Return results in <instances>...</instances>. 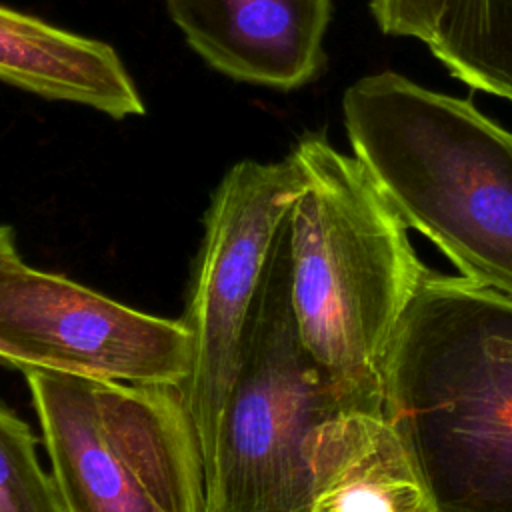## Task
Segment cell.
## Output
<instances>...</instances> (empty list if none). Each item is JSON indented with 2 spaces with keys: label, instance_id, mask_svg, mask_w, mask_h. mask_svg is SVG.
Here are the masks:
<instances>
[{
  "label": "cell",
  "instance_id": "4fadbf2b",
  "mask_svg": "<svg viewBox=\"0 0 512 512\" xmlns=\"http://www.w3.org/2000/svg\"><path fill=\"white\" fill-rule=\"evenodd\" d=\"M448 0H370V10L384 34L424 42L434 40Z\"/></svg>",
  "mask_w": 512,
  "mask_h": 512
},
{
  "label": "cell",
  "instance_id": "52a82bcc",
  "mask_svg": "<svg viewBox=\"0 0 512 512\" xmlns=\"http://www.w3.org/2000/svg\"><path fill=\"white\" fill-rule=\"evenodd\" d=\"M0 344L24 368L182 388L194 362L184 322L116 302L22 260L0 268Z\"/></svg>",
  "mask_w": 512,
  "mask_h": 512
},
{
  "label": "cell",
  "instance_id": "30bf717a",
  "mask_svg": "<svg viewBox=\"0 0 512 512\" xmlns=\"http://www.w3.org/2000/svg\"><path fill=\"white\" fill-rule=\"evenodd\" d=\"M312 512H424L422 488L382 410L346 416Z\"/></svg>",
  "mask_w": 512,
  "mask_h": 512
},
{
  "label": "cell",
  "instance_id": "7c38bea8",
  "mask_svg": "<svg viewBox=\"0 0 512 512\" xmlns=\"http://www.w3.org/2000/svg\"><path fill=\"white\" fill-rule=\"evenodd\" d=\"M0 512H64L50 472L38 458V438L0 404Z\"/></svg>",
  "mask_w": 512,
  "mask_h": 512
},
{
  "label": "cell",
  "instance_id": "8fae6325",
  "mask_svg": "<svg viewBox=\"0 0 512 512\" xmlns=\"http://www.w3.org/2000/svg\"><path fill=\"white\" fill-rule=\"evenodd\" d=\"M428 48L470 88L512 102V0H448Z\"/></svg>",
  "mask_w": 512,
  "mask_h": 512
},
{
  "label": "cell",
  "instance_id": "9c48e42d",
  "mask_svg": "<svg viewBox=\"0 0 512 512\" xmlns=\"http://www.w3.org/2000/svg\"><path fill=\"white\" fill-rule=\"evenodd\" d=\"M0 82L116 120L146 112L134 78L110 44L2 4Z\"/></svg>",
  "mask_w": 512,
  "mask_h": 512
},
{
  "label": "cell",
  "instance_id": "5bb4252c",
  "mask_svg": "<svg viewBox=\"0 0 512 512\" xmlns=\"http://www.w3.org/2000/svg\"><path fill=\"white\" fill-rule=\"evenodd\" d=\"M16 260H20V256H18V250H16L14 230L6 224H0V268L10 264V262H16ZM0 364L24 370L22 360L10 348H6L4 344H0Z\"/></svg>",
  "mask_w": 512,
  "mask_h": 512
},
{
  "label": "cell",
  "instance_id": "5b68a950",
  "mask_svg": "<svg viewBox=\"0 0 512 512\" xmlns=\"http://www.w3.org/2000/svg\"><path fill=\"white\" fill-rule=\"evenodd\" d=\"M64 512H206L180 388L24 368Z\"/></svg>",
  "mask_w": 512,
  "mask_h": 512
},
{
  "label": "cell",
  "instance_id": "3957f363",
  "mask_svg": "<svg viewBox=\"0 0 512 512\" xmlns=\"http://www.w3.org/2000/svg\"><path fill=\"white\" fill-rule=\"evenodd\" d=\"M354 156L408 228L462 278L512 296V130L396 72L342 98Z\"/></svg>",
  "mask_w": 512,
  "mask_h": 512
},
{
  "label": "cell",
  "instance_id": "ba28073f",
  "mask_svg": "<svg viewBox=\"0 0 512 512\" xmlns=\"http://www.w3.org/2000/svg\"><path fill=\"white\" fill-rule=\"evenodd\" d=\"M188 46L216 72L294 90L324 68L332 0H164Z\"/></svg>",
  "mask_w": 512,
  "mask_h": 512
},
{
  "label": "cell",
  "instance_id": "6da1fadb",
  "mask_svg": "<svg viewBox=\"0 0 512 512\" xmlns=\"http://www.w3.org/2000/svg\"><path fill=\"white\" fill-rule=\"evenodd\" d=\"M380 398L424 512H512V296L426 268Z\"/></svg>",
  "mask_w": 512,
  "mask_h": 512
},
{
  "label": "cell",
  "instance_id": "277c9868",
  "mask_svg": "<svg viewBox=\"0 0 512 512\" xmlns=\"http://www.w3.org/2000/svg\"><path fill=\"white\" fill-rule=\"evenodd\" d=\"M354 410L300 340L284 220L204 468L206 512H312L336 438Z\"/></svg>",
  "mask_w": 512,
  "mask_h": 512
},
{
  "label": "cell",
  "instance_id": "8992f818",
  "mask_svg": "<svg viewBox=\"0 0 512 512\" xmlns=\"http://www.w3.org/2000/svg\"><path fill=\"white\" fill-rule=\"evenodd\" d=\"M302 182L300 162L290 152L276 162H236L210 196L180 318L194 346L192 374L180 392L204 468L236 378L246 324L268 258Z\"/></svg>",
  "mask_w": 512,
  "mask_h": 512
},
{
  "label": "cell",
  "instance_id": "7a4b0ae2",
  "mask_svg": "<svg viewBox=\"0 0 512 512\" xmlns=\"http://www.w3.org/2000/svg\"><path fill=\"white\" fill-rule=\"evenodd\" d=\"M288 218L290 300L306 352L358 408L380 412L382 366L426 266L408 226L352 154L304 134Z\"/></svg>",
  "mask_w": 512,
  "mask_h": 512
}]
</instances>
